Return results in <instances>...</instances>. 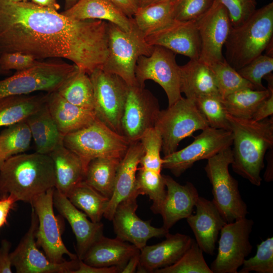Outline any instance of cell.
I'll return each instance as SVG.
<instances>
[{
  "instance_id": "cell-9",
  "label": "cell",
  "mask_w": 273,
  "mask_h": 273,
  "mask_svg": "<svg viewBox=\"0 0 273 273\" xmlns=\"http://www.w3.org/2000/svg\"><path fill=\"white\" fill-rule=\"evenodd\" d=\"M77 67L66 63L37 61L30 68L1 80L0 99L37 91L55 92Z\"/></svg>"
},
{
  "instance_id": "cell-2",
  "label": "cell",
  "mask_w": 273,
  "mask_h": 273,
  "mask_svg": "<svg viewBox=\"0 0 273 273\" xmlns=\"http://www.w3.org/2000/svg\"><path fill=\"white\" fill-rule=\"evenodd\" d=\"M233 134V171L256 186H260L264 158L273 146V117L260 121L226 114Z\"/></svg>"
},
{
  "instance_id": "cell-57",
  "label": "cell",
  "mask_w": 273,
  "mask_h": 273,
  "mask_svg": "<svg viewBox=\"0 0 273 273\" xmlns=\"http://www.w3.org/2000/svg\"><path fill=\"white\" fill-rule=\"evenodd\" d=\"M65 10L69 9L74 5L79 0H64Z\"/></svg>"
},
{
  "instance_id": "cell-53",
  "label": "cell",
  "mask_w": 273,
  "mask_h": 273,
  "mask_svg": "<svg viewBox=\"0 0 273 273\" xmlns=\"http://www.w3.org/2000/svg\"><path fill=\"white\" fill-rule=\"evenodd\" d=\"M140 250H139L128 260L121 273H133L137 270L140 261Z\"/></svg>"
},
{
  "instance_id": "cell-7",
  "label": "cell",
  "mask_w": 273,
  "mask_h": 273,
  "mask_svg": "<svg viewBox=\"0 0 273 273\" xmlns=\"http://www.w3.org/2000/svg\"><path fill=\"white\" fill-rule=\"evenodd\" d=\"M233 161L231 147L207 159L204 167L211 184L212 202L227 223L246 217L247 206L239 189L238 181L230 173Z\"/></svg>"
},
{
  "instance_id": "cell-8",
  "label": "cell",
  "mask_w": 273,
  "mask_h": 273,
  "mask_svg": "<svg viewBox=\"0 0 273 273\" xmlns=\"http://www.w3.org/2000/svg\"><path fill=\"white\" fill-rule=\"evenodd\" d=\"M154 127L161 134L162 151L166 156L176 151L183 139L209 126L195 101L181 97L159 111Z\"/></svg>"
},
{
  "instance_id": "cell-55",
  "label": "cell",
  "mask_w": 273,
  "mask_h": 273,
  "mask_svg": "<svg viewBox=\"0 0 273 273\" xmlns=\"http://www.w3.org/2000/svg\"><path fill=\"white\" fill-rule=\"evenodd\" d=\"M272 152L269 155L267 167L264 174V179L266 181L272 180Z\"/></svg>"
},
{
  "instance_id": "cell-13",
  "label": "cell",
  "mask_w": 273,
  "mask_h": 273,
  "mask_svg": "<svg viewBox=\"0 0 273 273\" xmlns=\"http://www.w3.org/2000/svg\"><path fill=\"white\" fill-rule=\"evenodd\" d=\"M232 143L231 130L208 127L202 130L186 147L164 156L162 167L170 171L176 177H179L195 162L208 159L231 147Z\"/></svg>"
},
{
  "instance_id": "cell-10",
  "label": "cell",
  "mask_w": 273,
  "mask_h": 273,
  "mask_svg": "<svg viewBox=\"0 0 273 273\" xmlns=\"http://www.w3.org/2000/svg\"><path fill=\"white\" fill-rule=\"evenodd\" d=\"M89 76L93 86L96 117L122 135L121 119L129 86L118 75L101 68Z\"/></svg>"
},
{
  "instance_id": "cell-15",
  "label": "cell",
  "mask_w": 273,
  "mask_h": 273,
  "mask_svg": "<svg viewBox=\"0 0 273 273\" xmlns=\"http://www.w3.org/2000/svg\"><path fill=\"white\" fill-rule=\"evenodd\" d=\"M37 215L32 208L30 224L15 250L10 253L12 266L17 273H74L79 259L56 263L51 261L36 243Z\"/></svg>"
},
{
  "instance_id": "cell-19",
  "label": "cell",
  "mask_w": 273,
  "mask_h": 273,
  "mask_svg": "<svg viewBox=\"0 0 273 273\" xmlns=\"http://www.w3.org/2000/svg\"><path fill=\"white\" fill-rule=\"evenodd\" d=\"M151 46L165 48L174 53L199 59L201 41L196 21L174 20L157 31L145 37Z\"/></svg>"
},
{
  "instance_id": "cell-38",
  "label": "cell",
  "mask_w": 273,
  "mask_h": 273,
  "mask_svg": "<svg viewBox=\"0 0 273 273\" xmlns=\"http://www.w3.org/2000/svg\"><path fill=\"white\" fill-rule=\"evenodd\" d=\"M134 190L139 195L148 196L153 202L151 210L155 214H159L166 194L163 175L155 171L139 168Z\"/></svg>"
},
{
  "instance_id": "cell-20",
  "label": "cell",
  "mask_w": 273,
  "mask_h": 273,
  "mask_svg": "<svg viewBox=\"0 0 273 273\" xmlns=\"http://www.w3.org/2000/svg\"><path fill=\"white\" fill-rule=\"evenodd\" d=\"M54 207L69 223L76 240L77 256L82 260L91 245L103 235L104 224L94 222L74 206L67 197L55 188Z\"/></svg>"
},
{
  "instance_id": "cell-27",
  "label": "cell",
  "mask_w": 273,
  "mask_h": 273,
  "mask_svg": "<svg viewBox=\"0 0 273 273\" xmlns=\"http://www.w3.org/2000/svg\"><path fill=\"white\" fill-rule=\"evenodd\" d=\"M180 92L195 101L210 95H219L210 66L199 59H190L179 66ZM220 96V95H219Z\"/></svg>"
},
{
  "instance_id": "cell-59",
  "label": "cell",
  "mask_w": 273,
  "mask_h": 273,
  "mask_svg": "<svg viewBox=\"0 0 273 273\" xmlns=\"http://www.w3.org/2000/svg\"><path fill=\"white\" fill-rule=\"evenodd\" d=\"M14 2H26L28 1L29 0H11Z\"/></svg>"
},
{
  "instance_id": "cell-21",
  "label": "cell",
  "mask_w": 273,
  "mask_h": 273,
  "mask_svg": "<svg viewBox=\"0 0 273 273\" xmlns=\"http://www.w3.org/2000/svg\"><path fill=\"white\" fill-rule=\"evenodd\" d=\"M195 214L186 219L203 252L213 255L218 235L227 223L212 201L198 197Z\"/></svg>"
},
{
  "instance_id": "cell-24",
  "label": "cell",
  "mask_w": 273,
  "mask_h": 273,
  "mask_svg": "<svg viewBox=\"0 0 273 273\" xmlns=\"http://www.w3.org/2000/svg\"><path fill=\"white\" fill-rule=\"evenodd\" d=\"M143 155L140 140L130 143L117 168L113 194L103 215L106 219L112 220L117 205L134 190L138 166Z\"/></svg>"
},
{
  "instance_id": "cell-46",
  "label": "cell",
  "mask_w": 273,
  "mask_h": 273,
  "mask_svg": "<svg viewBox=\"0 0 273 273\" xmlns=\"http://www.w3.org/2000/svg\"><path fill=\"white\" fill-rule=\"evenodd\" d=\"M226 9L232 27L248 19L256 10L257 0H214Z\"/></svg>"
},
{
  "instance_id": "cell-48",
  "label": "cell",
  "mask_w": 273,
  "mask_h": 273,
  "mask_svg": "<svg viewBox=\"0 0 273 273\" xmlns=\"http://www.w3.org/2000/svg\"><path fill=\"white\" fill-rule=\"evenodd\" d=\"M11 243L8 240L2 241L0 246V273H12V264L10 257Z\"/></svg>"
},
{
  "instance_id": "cell-34",
  "label": "cell",
  "mask_w": 273,
  "mask_h": 273,
  "mask_svg": "<svg viewBox=\"0 0 273 273\" xmlns=\"http://www.w3.org/2000/svg\"><path fill=\"white\" fill-rule=\"evenodd\" d=\"M121 159L115 157H100L93 159L87 166L83 180L110 199Z\"/></svg>"
},
{
  "instance_id": "cell-35",
  "label": "cell",
  "mask_w": 273,
  "mask_h": 273,
  "mask_svg": "<svg viewBox=\"0 0 273 273\" xmlns=\"http://www.w3.org/2000/svg\"><path fill=\"white\" fill-rule=\"evenodd\" d=\"M56 92L69 103L94 111V93L88 74L77 67Z\"/></svg>"
},
{
  "instance_id": "cell-33",
  "label": "cell",
  "mask_w": 273,
  "mask_h": 273,
  "mask_svg": "<svg viewBox=\"0 0 273 273\" xmlns=\"http://www.w3.org/2000/svg\"><path fill=\"white\" fill-rule=\"evenodd\" d=\"M132 19L135 27L145 37L174 20L172 0H163L139 7Z\"/></svg>"
},
{
  "instance_id": "cell-40",
  "label": "cell",
  "mask_w": 273,
  "mask_h": 273,
  "mask_svg": "<svg viewBox=\"0 0 273 273\" xmlns=\"http://www.w3.org/2000/svg\"><path fill=\"white\" fill-rule=\"evenodd\" d=\"M203 251L193 240L191 246L174 264L155 270L154 273H213L205 260Z\"/></svg>"
},
{
  "instance_id": "cell-18",
  "label": "cell",
  "mask_w": 273,
  "mask_h": 273,
  "mask_svg": "<svg viewBox=\"0 0 273 273\" xmlns=\"http://www.w3.org/2000/svg\"><path fill=\"white\" fill-rule=\"evenodd\" d=\"M196 23L201 41L199 60L209 66L222 61V48L232 27L226 9L214 1Z\"/></svg>"
},
{
  "instance_id": "cell-4",
  "label": "cell",
  "mask_w": 273,
  "mask_h": 273,
  "mask_svg": "<svg viewBox=\"0 0 273 273\" xmlns=\"http://www.w3.org/2000/svg\"><path fill=\"white\" fill-rule=\"evenodd\" d=\"M273 35V3L256 10L242 24L231 28L224 44V58L236 70L262 54Z\"/></svg>"
},
{
  "instance_id": "cell-32",
  "label": "cell",
  "mask_w": 273,
  "mask_h": 273,
  "mask_svg": "<svg viewBox=\"0 0 273 273\" xmlns=\"http://www.w3.org/2000/svg\"><path fill=\"white\" fill-rule=\"evenodd\" d=\"M46 101L47 95H18L0 99V127L25 121Z\"/></svg>"
},
{
  "instance_id": "cell-42",
  "label": "cell",
  "mask_w": 273,
  "mask_h": 273,
  "mask_svg": "<svg viewBox=\"0 0 273 273\" xmlns=\"http://www.w3.org/2000/svg\"><path fill=\"white\" fill-rule=\"evenodd\" d=\"M195 102L210 127L231 130L227 113L219 95L200 98Z\"/></svg>"
},
{
  "instance_id": "cell-58",
  "label": "cell",
  "mask_w": 273,
  "mask_h": 273,
  "mask_svg": "<svg viewBox=\"0 0 273 273\" xmlns=\"http://www.w3.org/2000/svg\"><path fill=\"white\" fill-rule=\"evenodd\" d=\"M0 54H1V53H0ZM7 73L6 72H5V71H4L1 68V66H0V74H6Z\"/></svg>"
},
{
  "instance_id": "cell-30",
  "label": "cell",
  "mask_w": 273,
  "mask_h": 273,
  "mask_svg": "<svg viewBox=\"0 0 273 273\" xmlns=\"http://www.w3.org/2000/svg\"><path fill=\"white\" fill-rule=\"evenodd\" d=\"M30 129L36 152L49 154L63 144L64 135L60 132L46 102L25 120Z\"/></svg>"
},
{
  "instance_id": "cell-44",
  "label": "cell",
  "mask_w": 273,
  "mask_h": 273,
  "mask_svg": "<svg viewBox=\"0 0 273 273\" xmlns=\"http://www.w3.org/2000/svg\"><path fill=\"white\" fill-rule=\"evenodd\" d=\"M273 70V58L268 55H260L237 70L239 73L252 84L256 90L266 88L262 83L263 78Z\"/></svg>"
},
{
  "instance_id": "cell-43",
  "label": "cell",
  "mask_w": 273,
  "mask_h": 273,
  "mask_svg": "<svg viewBox=\"0 0 273 273\" xmlns=\"http://www.w3.org/2000/svg\"><path fill=\"white\" fill-rule=\"evenodd\" d=\"M239 273L255 271L258 273L273 272V238L262 241L257 246L256 254L245 259Z\"/></svg>"
},
{
  "instance_id": "cell-50",
  "label": "cell",
  "mask_w": 273,
  "mask_h": 273,
  "mask_svg": "<svg viewBox=\"0 0 273 273\" xmlns=\"http://www.w3.org/2000/svg\"><path fill=\"white\" fill-rule=\"evenodd\" d=\"M17 202L12 195L2 197L0 199V229L7 222L8 214Z\"/></svg>"
},
{
  "instance_id": "cell-51",
  "label": "cell",
  "mask_w": 273,
  "mask_h": 273,
  "mask_svg": "<svg viewBox=\"0 0 273 273\" xmlns=\"http://www.w3.org/2000/svg\"><path fill=\"white\" fill-rule=\"evenodd\" d=\"M120 272V269L115 266L110 267H96L85 263L82 260L79 259L78 268L74 273H118Z\"/></svg>"
},
{
  "instance_id": "cell-39",
  "label": "cell",
  "mask_w": 273,
  "mask_h": 273,
  "mask_svg": "<svg viewBox=\"0 0 273 273\" xmlns=\"http://www.w3.org/2000/svg\"><path fill=\"white\" fill-rule=\"evenodd\" d=\"M214 74L219 94L222 99L245 88L255 89L249 81L230 66L224 59L210 66Z\"/></svg>"
},
{
  "instance_id": "cell-22",
  "label": "cell",
  "mask_w": 273,
  "mask_h": 273,
  "mask_svg": "<svg viewBox=\"0 0 273 273\" xmlns=\"http://www.w3.org/2000/svg\"><path fill=\"white\" fill-rule=\"evenodd\" d=\"M164 241L140 250L137 272H153L176 262L191 246L193 240L180 233L165 235Z\"/></svg>"
},
{
  "instance_id": "cell-11",
  "label": "cell",
  "mask_w": 273,
  "mask_h": 273,
  "mask_svg": "<svg viewBox=\"0 0 273 273\" xmlns=\"http://www.w3.org/2000/svg\"><path fill=\"white\" fill-rule=\"evenodd\" d=\"M175 53L160 46H154L148 56H141L136 62L135 76L138 84L145 87L147 80L159 84L165 92L170 106L181 97L179 66Z\"/></svg>"
},
{
  "instance_id": "cell-54",
  "label": "cell",
  "mask_w": 273,
  "mask_h": 273,
  "mask_svg": "<svg viewBox=\"0 0 273 273\" xmlns=\"http://www.w3.org/2000/svg\"><path fill=\"white\" fill-rule=\"evenodd\" d=\"M31 2L38 6L50 8L57 11L60 8V6L57 0H31Z\"/></svg>"
},
{
  "instance_id": "cell-6",
  "label": "cell",
  "mask_w": 273,
  "mask_h": 273,
  "mask_svg": "<svg viewBox=\"0 0 273 273\" xmlns=\"http://www.w3.org/2000/svg\"><path fill=\"white\" fill-rule=\"evenodd\" d=\"M130 142L97 118L90 124L64 135V146L80 159L85 172L89 162L100 157L122 158Z\"/></svg>"
},
{
  "instance_id": "cell-26",
  "label": "cell",
  "mask_w": 273,
  "mask_h": 273,
  "mask_svg": "<svg viewBox=\"0 0 273 273\" xmlns=\"http://www.w3.org/2000/svg\"><path fill=\"white\" fill-rule=\"evenodd\" d=\"M46 103L58 129L64 136L86 126L97 118L93 110L69 103L56 91L47 95Z\"/></svg>"
},
{
  "instance_id": "cell-17",
  "label": "cell",
  "mask_w": 273,
  "mask_h": 273,
  "mask_svg": "<svg viewBox=\"0 0 273 273\" xmlns=\"http://www.w3.org/2000/svg\"><path fill=\"white\" fill-rule=\"evenodd\" d=\"M139 195L134 189L117 205L111 220L117 238L141 250L149 239L165 237L169 230L163 226L154 227L149 221H144L137 215V198Z\"/></svg>"
},
{
  "instance_id": "cell-36",
  "label": "cell",
  "mask_w": 273,
  "mask_h": 273,
  "mask_svg": "<svg viewBox=\"0 0 273 273\" xmlns=\"http://www.w3.org/2000/svg\"><path fill=\"white\" fill-rule=\"evenodd\" d=\"M66 197L94 222L101 221L110 200L84 180L77 185Z\"/></svg>"
},
{
  "instance_id": "cell-3",
  "label": "cell",
  "mask_w": 273,
  "mask_h": 273,
  "mask_svg": "<svg viewBox=\"0 0 273 273\" xmlns=\"http://www.w3.org/2000/svg\"><path fill=\"white\" fill-rule=\"evenodd\" d=\"M54 165L48 154L35 152L14 155L0 166V196L13 195L30 203L39 195L55 188Z\"/></svg>"
},
{
  "instance_id": "cell-28",
  "label": "cell",
  "mask_w": 273,
  "mask_h": 273,
  "mask_svg": "<svg viewBox=\"0 0 273 273\" xmlns=\"http://www.w3.org/2000/svg\"><path fill=\"white\" fill-rule=\"evenodd\" d=\"M77 20H100L113 23L125 31L132 29V18L127 17L108 0H79L74 5L61 12Z\"/></svg>"
},
{
  "instance_id": "cell-14",
  "label": "cell",
  "mask_w": 273,
  "mask_h": 273,
  "mask_svg": "<svg viewBox=\"0 0 273 273\" xmlns=\"http://www.w3.org/2000/svg\"><path fill=\"white\" fill-rule=\"evenodd\" d=\"M254 222L246 217L226 223L220 232L217 256L210 268L213 273H238L251 252L249 241Z\"/></svg>"
},
{
  "instance_id": "cell-23",
  "label": "cell",
  "mask_w": 273,
  "mask_h": 273,
  "mask_svg": "<svg viewBox=\"0 0 273 273\" xmlns=\"http://www.w3.org/2000/svg\"><path fill=\"white\" fill-rule=\"evenodd\" d=\"M163 176L166 194L159 214L163 219L162 226L169 230L178 221L192 214L199 194L196 187L190 182L181 185L170 176Z\"/></svg>"
},
{
  "instance_id": "cell-45",
  "label": "cell",
  "mask_w": 273,
  "mask_h": 273,
  "mask_svg": "<svg viewBox=\"0 0 273 273\" xmlns=\"http://www.w3.org/2000/svg\"><path fill=\"white\" fill-rule=\"evenodd\" d=\"M214 0H172L174 19L196 21L211 7Z\"/></svg>"
},
{
  "instance_id": "cell-41",
  "label": "cell",
  "mask_w": 273,
  "mask_h": 273,
  "mask_svg": "<svg viewBox=\"0 0 273 273\" xmlns=\"http://www.w3.org/2000/svg\"><path fill=\"white\" fill-rule=\"evenodd\" d=\"M144 155L140 164L141 167L161 173L163 160L160 156L162 140L159 130L155 127L147 129L140 139Z\"/></svg>"
},
{
  "instance_id": "cell-52",
  "label": "cell",
  "mask_w": 273,
  "mask_h": 273,
  "mask_svg": "<svg viewBox=\"0 0 273 273\" xmlns=\"http://www.w3.org/2000/svg\"><path fill=\"white\" fill-rule=\"evenodd\" d=\"M127 17L132 18L139 7L138 0H108Z\"/></svg>"
},
{
  "instance_id": "cell-1",
  "label": "cell",
  "mask_w": 273,
  "mask_h": 273,
  "mask_svg": "<svg viewBox=\"0 0 273 273\" xmlns=\"http://www.w3.org/2000/svg\"><path fill=\"white\" fill-rule=\"evenodd\" d=\"M107 22L77 20L31 2L0 0V53L68 60L88 75L108 54Z\"/></svg>"
},
{
  "instance_id": "cell-5",
  "label": "cell",
  "mask_w": 273,
  "mask_h": 273,
  "mask_svg": "<svg viewBox=\"0 0 273 273\" xmlns=\"http://www.w3.org/2000/svg\"><path fill=\"white\" fill-rule=\"evenodd\" d=\"M108 23V54L102 69L121 77L128 86L139 85L135 68L141 56L151 54L154 46L149 45L144 35L135 27L125 31Z\"/></svg>"
},
{
  "instance_id": "cell-56",
  "label": "cell",
  "mask_w": 273,
  "mask_h": 273,
  "mask_svg": "<svg viewBox=\"0 0 273 273\" xmlns=\"http://www.w3.org/2000/svg\"><path fill=\"white\" fill-rule=\"evenodd\" d=\"M163 0H138L139 7H143L153 3Z\"/></svg>"
},
{
  "instance_id": "cell-29",
  "label": "cell",
  "mask_w": 273,
  "mask_h": 273,
  "mask_svg": "<svg viewBox=\"0 0 273 273\" xmlns=\"http://www.w3.org/2000/svg\"><path fill=\"white\" fill-rule=\"evenodd\" d=\"M49 155L54 165L55 188L67 196L84 179L85 170L82 163L76 154L63 144L56 147Z\"/></svg>"
},
{
  "instance_id": "cell-37",
  "label": "cell",
  "mask_w": 273,
  "mask_h": 273,
  "mask_svg": "<svg viewBox=\"0 0 273 273\" xmlns=\"http://www.w3.org/2000/svg\"><path fill=\"white\" fill-rule=\"evenodd\" d=\"M31 140L25 121L7 126L0 133V166L9 158L28 150Z\"/></svg>"
},
{
  "instance_id": "cell-49",
  "label": "cell",
  "mask_w": 273,
  "mask_h": 273,
  "mask_svg": "<svg viewBox=\"0 0 273 273\" xmlns=\"http://www.w3.org/2000/svg\"><path fill=\"white\" fill-rule=\"evenodd\" d=\"M273 114V92L259 105L254 113L252 119L260 121L272 116Z\"/></svg>"
},
{
  "instance_id": "cell-16",
  "label": "cell",
  "mask_w": 273,
  "mask_h": 273,
  "mask_svg": "<svg viewBox=\"0 0 273 273\" xmlns=\"http://www.w3.org/2000/svg\"><path fill=\"white\" fill-rule=\"evenodd\" d=\"M157 99L139 85L129 86L121 119V133L130 143L139 141L155 126L159 111Z\"/></svg>"
},
{
  "instance_id": "cell-31",
  "label": "cell",
  "mask_w": 273,
  "mask_h": 273,
  "mask_svg": "<svg viewBox=\"0 0 273 273\" xmlns=\"http://www.w3.org/2000/svg\"><path fill=\"white\" fill-rule=\"evenodd\" d=\"M265 77L268 82L266 89L245 88L222 99L226 113L237 118L252 119L261 103L273 92L272 76L269 74Z\"/></svg>"
},
{
  "instance_id": "cell-12",
  "label": "cell",
  "mask_w": 273,
  "mask_h": 273,
  "mask_svg": "<svg viewBox=\"0 0 273 273\" xmlns=\"http://www.w3.org/2000/svg\"><path fill=\"white\" fill-rule=\"evenodd\" d=\"M55 188L48 190L34 198L30 203L38 219L36 243L52 262L59 263L66 260L67 255L71 260L77 259L76 254L71 252L62 238V223L54 211L53 196Z\"/></svg>"
},
{
  "instance_id": "cell-47",
  "label": "cell",
  "mask_w": 273,
  "mask_h": 273,
  "mask_svg": "<svg viewBox=\"0 0 273 273\" xmlns=\"http://www.w3.org/2000/svg\"><path fill=\"white\" fill-rule=\"evenodd\" d=\"M37 61L32 56L21 52H5L0 54V66L6 73L11 70L20 71L27 69Z\"/></svg>"
},
{
  "instance_id": "cell-25",
  "label": "cell",
  "mask_w": 273,
  "mask_h": 273,
  "mask_svg": "<svg viewBox=\"0 0 273 273\" xmlns=\"http://www.w3.org/2000/svg\"><path fill=\"white\" fill-rule=\"evenodd\" d=\"M139 250L133 245L117 237L111 239L102 235L91 245L82 260L96 267L115 266L121 272L130 258Z\"/></svg>"
}]
</instances>
